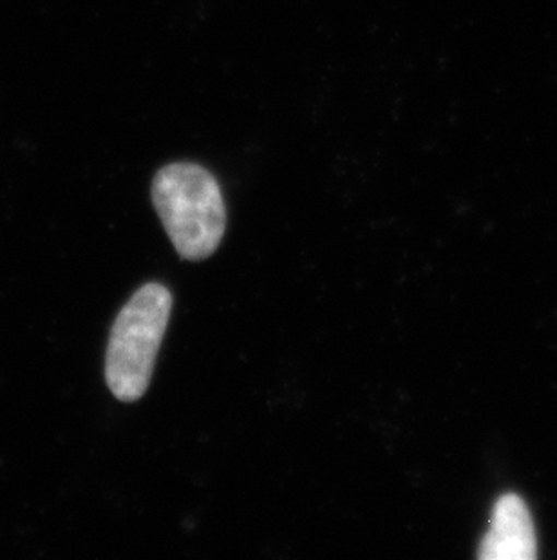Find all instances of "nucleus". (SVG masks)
<instances>
[{
	"mask_svg": "<svg viewBox=\"0 0 557 560\" xmlns=\"http://www.w3.org/2000/svg\"><path fill=\"white\" fill-rule=\"evenodd\" d=\"M151 195L181 258L201 261L216 253L225 236L226 209L211 171L190 162L165 165L154 176Z\"/></svg>",
	"mask_w": 557,
	"mask_h": 560,
	"instance_id": "1",
	"label": "nucleus"
},
{
	"mask_svg": "<svg viewBox=\"0 0 557 560\" xmlns=\"http://www.w3.org/2000/svg\"><path fill=\"white\" fill-rule=\"evenodd\" d=\"M173 312V294L147 283L116 317L106 355V380L116 399L134 402L147 392Z\"/></svg>",
	"mask_w": 557,
	"mask_h": 560,
	"instance_id": "2",
	"label": "nucleus"
},
{
	"mask_svg": "<svg viewBox=\"0 0 557 560\" xmlns=\"http://www.w3.org/2000/svg\"><path fill=\"white\" fill-rule=\"evenodd\" d=\"M536 556V534L525 502L512 493L498 499L489 532L479 545V559L532 560Z\"/></svg>",
	"mask_w": 557,
	"mask_h": 560,
	"instance_id": "3",
	"label": "nucleus"
}]
</instances>
